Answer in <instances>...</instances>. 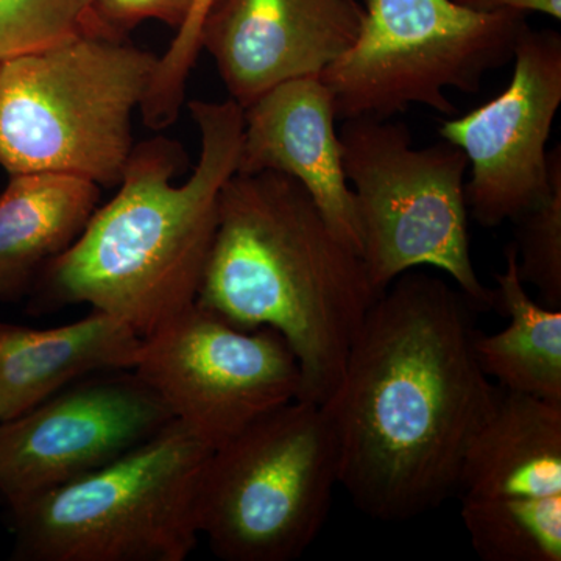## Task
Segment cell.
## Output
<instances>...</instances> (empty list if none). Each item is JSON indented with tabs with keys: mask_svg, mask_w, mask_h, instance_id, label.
I'll list each match as a JSON object with an SVG mask.
<instances>
[{
	"mask_svg": "<svg viewBox=\"0 0 561 561\" xmlns=\"http://www.w3.org/2000/svg\"><path fill=\"white\" fill-rule=\"evenodd\" d=\"M474 302L438 276L405 272L376 298L321 404L339 486L381 523L440 507L500 397L476 356Z\"/></svg>",
	"mask_w": 561,
	"mask_h": 561,
	"instance_id": "cell-1",
	"label": "cell"
},
{
	"mask_svg": "<svg viewBox=\"0 0 561 561\" xmlns=\"http://www.w3.org/2000/svg\"><path fill=\"white\" fill-rule=\"evenodd\" d=\"M190 111L201 133L190 179L173 184L186 162L175 140L135 146L113 201L36 278L33 312L90 305L144 339L195 305L221 187L238 172L243 110L230 99L192 101Z\"/></svg>",
	"mask_w": 561,
	"mask_h": 561,
	"instance_id": "cell-2",
	"label": "cell"
},
{
	"mask_svg": "<svg viewBox=\"0 0 561 561\" xmlns=\"http://www.w3.org/2000/svg\"><path fill=\"white\" fill-rule=\"evenodd\" d=\"M378 297L360 254L297 180L236 172L221 187L195 302L241 330L278 331L300 364V400L331 397Z\"/></svg>",
	"mask_w": 561,
	"mask_h": 561,
	"instance_id": "cell-3",
	"label": "cell"
},
{
	"mask_svg": "<svg viewBox=\"0 0 561 561\" xmlns=\"http://www.w3.org/2000/svg\"><path fill=\"white\" fill-rule=\"evenodd\" d=\"M158 58L87 28L0 61V165L10 175L66 173L117 186Z\"/></svg>",
	"mask_w": 561,
	"mask_h": 561,
	"instance_id": "cell-4",
	"label": "cell"
},
{
	"mask_svg": "<svg viewBox=\"0 0 561 561\" xmlns=\"http://www.w3.org/2000/svg\"><path fill=\"white\" fill-rule=\"evenodd\" d=\"M213 448L179 420L150 440L9 508L16 561H184Z\"/></svg>",
	"mask_w": 561,
	"mask_h": 561,
	"instance_id": "cell-5",
	"label": "cell"
},
{
	"mask_svg": "<svg viewBox=\"0 0 561 561\" xmlns=\"http://www.w3.org/2000/svg\"><path fill=\"white\" fill-rule=\"evenodd\" d=\"M342 164L353 184L362 261L376 294L416 267L445 272L476 308H500L471 260L465 151L448 140L413 149L408 125L378 117L343 121Z\"/></svg>",
	"mask_w": 561,
	"mask_h": 561,
	"instance_id": "cell-6",
	"label": "cell"
},
{
	"mask_svg": "<svg viewBox=\"0 0 561 561\" xmlns=\"http://www.w3.org/2000/svg\"><path fill=\"white\" fill-rule=\"evenodd\" d=\"M339 486L323 409L295 400L210 453L197 522L225 561H294L319 537Z\"/></svg>",
	"mask_w": 561,
	"mask_h": 561,
	"instance_id": "cell-7",
	"label": "cell"
},
{
	"mask_svg": "<svg viewBox=\"0 0 561 561\" xmlns=\"http://www.w3.org/2000/svg\"><path fill=\"white\" fill-rule=\"evenodd\" d=\"M359 38L320 73L337 119H391L412 105L453 117L446 90L476 94L529 27L518 11L479 13L454 0H364Z\"/></svg>",
	"mask_w": 561,
	"mask_h": 561,
	"instance_id": "cell-8",
	"label": "cell"
},
{
	"mask_svg": "<svg viewBox=\"0 0 561 561\" xmlns=\"http://www.w3.org/2000/svg\"><path fill=\"white\" fill-rule=\"evenodd\" d=\"M133 371L213 449L301 394L278 331L241 330L197 302L142 339Z\"/></svg>",
	"mask_w": 561,
	"mask_h": 561,
	"instance_id": "cell-9",
	"label": "cell"
},
{
	"mask_svg": "<svg viewBox=\"0 0 561 561\" xmlns=\"http://www.w3.org/2000/svg\"><path fill=\"white\" fill-rule=\"evenodd\" d=\"M173 420L135 371L87 376L0 423V500L13 508L101 470Z\"/></svg>",
	"mask_w": 561,
	"mask_h": 561,
	"instance_id": "cell-10",
	"label": "cell"
},
{
	"mask_svg": "<svg viewBox=\"0 0 561 561\" xmlns=\"http://www.w3.org/2000/svg\"><path fill=\"white\" fill-rule=\"evenodd\" d=\"M511 83L485 105L443 121L438 133L471 164L465 198L478 224L496 228L540 205L552 187L546 150L561 105V36L527 27L513 50Z\"/></svg>",
	"mask_w": 561,
	"mask_h": 561,
	"instance_id": "cell-11",
	"label": "cell"
},
{
	"mask_svg": "<svg viewBox=\"0 0 561 561\" xmlns=\"http://www.w3.org/2000/svg\"><path fill=\"white\" fill-rule=\"evenodd\" d=\"M364 21L359 0H214L201 47L245 110L286 81L320 76L353 47Z\"/></svg>",
	"mask_w": 561,
	"mask_h": 561,
	"instance_id": "cell-12",
	"label": "cell"
},
{
	"mask_svg": "<svg viewBox=\"0 0 561 561\" xmlns=\"http://www.w3.org/2000/svg\"><path fill=\"white\" fill-rule=\"evenodd\" d=\"M334 98L319 76L286 81L243 110L239 173L297 180L341 241L362 253L356 198L342 164Z\"/></svg>",
	"mask_w": 561,
	"mask_h": 561,
	"instance_id": "cell-13",
	"label": "cell"
},
{
	"mask_svg": "<svg viewBox=\"0 0 561 561\" xmlns=\"http://www.w3.org/2000/svg\"><path fill=\"white\" fill-rule=\"evenodd\" d=\"M142 337L108 313L49 330L0 323V423L95 373L133 370Z\"/></svg>",
	"mask_w": 561,
	"mask_h": 561,
	"instance_id": "cell-14",
	"label": "cell"
},
{
	"mask_svg": "<svg viewBox=\"0 0 561 561\" xmlns=\"http://www.w3.org/2000/svg\"><path fill=\"white\" fill-rule=\"evenodd\" d=\"M461 500L561 496V404L500 389L459 476Z\"/></svg>",
	"mask_w": 561,
	"mask_h": 561,
	"instance_id": "cell-15",
	"label": "cell"
},
{
	"mask_svg": "<svg viewBox=\"0 0 561 561\" xmlns=\"http://www.w3.org/2000/svg\"><path fill=\"white\" fill-rule=\"evenodd\" d=\"M101 186L66 173L11 175L0 195V302L20 300L41 272L79 239Z\"/></svg>",
	"mask_w": 561,
	"mask_h": 561,
	"instance_id": "cell-16",
	"label": "cell"
},
{
	"mask_svg": "<svg viewBox=\"0 0 561 561\" xmlns=\"http://www.w3.org/2000/svg\"><path fill=\"white\" fill-rule=\"evenodd\" d=\"M496 280L497 305L511 321L497 334L476 337L482 370L502 390L561 404V309L531 300L513 243Z\"/></svg>",
	"mask_w": 561,
	"mask_h": 561,
	"instance_id": "cell-17",
	"label": "cell"
},
{
	"mask_svg": "<svg viewBox=\"0 0 561 561\" xmlns=\"http://www.w3.org/2000/svg\"><path fill=\"white\" fill-rule=\"evenodd\" d=\"M460 515L483 561H561V496L461 500Z\"/></svg>",
	"mask_w": 561,
	"mask_h": 561,
	"instance_id": "cell-18",
	"label": "cell"
},
{
	"mask_svg": "<svg viewBox=\"0 0 561 561\" xmlns=\"http://www.w3.org/2000/svg\"><path fill=\"white\" fill-rule=\"evenodd\" d=\"M552 187L548 197L516 225L518 273L523 283L540 294L542 305L561 308V147L549 151Z\"/></svg>",
	"mask_w": 561,
	"mask_h": 561,
	"instance_id": "cell-19",
	"label": "cell"
},
{
	"mask_svg": "<svg viewBox=\"0 0 561 561\" xmlns=\"http://www.w3.org/2000/svg\"><path fill=\"white\" fill-rule=\"evenodd\" d=\"M99 28L90 0H0V61Z\"/></svg>",
	"mask_w": 561,
	"mask_h": 561,
	"instance_id": "cell-20",
	"label": "cell"
},
{
	"mask_svg": "<svg viewBox=\"0 0 561 561\" xmlns=\"http://www.w3.org/2000/svg\"><path fill=\"white\" fill-rule=\"evenodd\" d=\"M214 0H195L190 18L176 32L169 49L158 58L157 70L139 111L151 130L168 128L179 119L186 81L201 54V32Z\"/></svg>",
	"mask_w": 561,
	"mask_h": 561,
	"instance_id": "cell-21",
	"label": "cell"
},
{
	"mask_svg": "<svg viewBox=\"0 0 561 561\" xmlns=\"http://www.w3.org/2000/svg\"><path fill=\"white\" fill-rule=\"evenodd\" d=\"M195 0H92L91 13L101 31L119 36L144 21H161L180 31Z\"/></svg>",
	"mask_w": 561,
	"mask_h": 561,
	"instance_id": "cell-22",
	"label": "cell"
},
{
	"mask_svg": "<svg viewBox=\"0 0 561 561\" xmlns=\"http://www.w3.org/2000/svg\"><path fill=\"white\" fill-rule=\"evenodd\" d=\"M465 9L479 11V13H494V11H518V13L548 14L553 20H561V0H454Z\"/></svg>",
	"mask_w": 561,
	"mask_h": 561,
	"instance_id": "cell-23",
	"label": "cell"
},
{
	"mask_svg": "<svg viewBox=\"0 0 561 561\" xmlns=\"http://www.w3.org/2000/svg\"><path fill=\"white\" fill-rule=\"evenodd\" d=\"M90 2H91V5H92V0H90Z\"/></svg>",
	"mask_w": 561,
	"mask_h": 561,
	"instance_id": "cell-24",
	"label": "cell"
}]
</instances>
